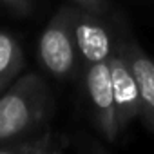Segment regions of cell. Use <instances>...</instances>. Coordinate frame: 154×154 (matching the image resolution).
Segmentation results:
<instances>
[{
	"label": "cell",
	"instance_id": "cell-1",
	"mask_svg": "<svg viewBox=\"0 0 154 154\" xmlns=\"http://www.w3.org/2000/svg\"><path fill=\"white\" fill-rule=\"evenodd\" d=\"M53 93L36 72H26L0 94V143L44 129L53 116Z\"/></svg>",
	"mask_w": 154,
	"mask_h": 154
},
{
	"label": "cell",
	"instance_id": "cell-2",
	"mask_svg": "<svg viewBox=\"0 0 154 154\" xmlns=\"http://www.w3.org/2000/svg\"><path fill=\"white\" fill-rule=\"evenodd\" d=\"M74 17L76 6L58 8L38 38V60L58 80L72 78L78 67H82L74 36Z\"/></svg>",
	"mask_w": 154,
	"mask_h": 154
},
{
	"label": "cell",
	"instance_id": "cell-3",
	"mask_svg": "<svg viewBox=\"0 0 154 154\" xmlns=\"http://www.w3.org/2000/svg\"><path fill=\"white\" fill-rule=\"evenodd\" d=\"M84 74H85V91L94 127L107 141H116L122 132L116 118V102L111 84L109 65L107 62L84 65Z\"/></svg>",
	"mask_w": 154,
	"mask_h": 154
},
{
	"label": "cell",
	"instance_id": "cell-4",
	"mask_svg": "<svg viewBox=\"0 0 154 154\" xmlns=\"http://www.w3.org/2000/svg\"><path fill=\"white\" fill-rule=\"evenodd\" d=\"M74 36L82 67L107 62L116 44V24L114 20H109L107 15L76 8Z\"/></svg>",
	"mask_w": 154,
	"mask_h": 154
},
{
	"label": "cell",
	"instance_id": "cell-5",
	"mask_svg": "<svg viewBox=\"0 0 154 154\" xmlns=\"http://www.w3.org/2000/svg\"><path fill=\"white\" fill-rule=\"evenodd\" d=\"M107 65H109L111 84H112V93H114V102H116L118 127H120V132H123L129 129V125L136 118H140L141 105H140V91H138L136 74L123 51L118 31H116V44L107 60Z\"/></svg>",
	"mask_w": 154,
	"mask_h": 154
},
{
	"label": "cell",
	"instance_id": "cell-6",
	"mask_svg": "<svg viewBox=\"0 0 154 154\" xmlns=\"http://www.w3.org/2000/svg\"><path fill=\"white\" fill-rule=\"evenodd\" d=\"M114 22L123 51L136 74L140 105H141L140 118L145 123V127L154 134V60L145 53V49L140 45V42L132 36V33L127 29V26L122 20H114Z\"/></svg>",
	"mask_w": 154,
	"mask_h": 154
},
{
	"label": "cell",
	"instance_id": "cell-7",
	"mask_svg": "<svg viewBox=\"0 0 154 154\" xmlns=\"http://www.w3.org/2000/svg\"><path fill=\"white\" fill-rule=\"evenodd\" d=\"M71 143V138L54 132L47 127L27 136L0 143V154H62Z\"/></svg>",
	"mask_w": 154,
	"mask_h": 154
},
{
	"label": "cell",
	"instance_id": "cell-8",
	"mask_svg": "<svg viewBox=\"0 0 154 154\" xmlns=\"http://www.w3.org/2000/svg\"><path fill=\"white\" fill-rule=\"evenodd\" d=\"M26 69V53L20 40L6 29H0V94L11 87Z\"/></svg>",
	"mask_w": 154,
	"mask_h": 154
},
{
	"label": "cell",
	"instance_id": "cell-9",
	"mask_svg": "<svg viewBox=\"0 0 154 154\" xmlns=\"http://www.w3.org/2000/svg\"><path fill=\"white\" fill-rule=\"evenodd\" d=\"M0 4L8 8L17 17H26L31 13V0H0Z\"/></svg>",
	"mask_w": 154,
	"mask_h": 154
},
{
	"label": "cell",
	"instance_id": "cell-10",
	"mask_svg": "<svg viewBox=\"0 0 154 154\" xmlns=\"http://www.w3.org/2000/svg\"><path fill=\"white\" fill-rule=\"evenodd\" d=\"M71 4L85 11L107 15V0H71Z\"/></svg>",
	"mask_w": 154,
	"mask_h": 154
}]
</instances>
